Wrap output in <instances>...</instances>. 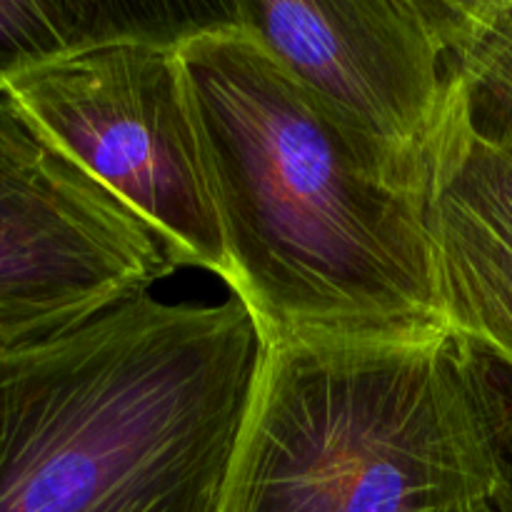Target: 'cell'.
Instances as JSON below:
<instances>
[{
	"mask_svg": "<svg viewBox=\"0 0 512 512\" xmlns=\"http://www.w3.org/2000/svg\"><path fill=\"white\" fill-rule=\"evenodd\" d=\"M228 288L263 343L448 328L423 203L390 190L233 18L178 40Z\"/></svg>",
	"mask_w": 512,
	"mask_h": 512,
	"instance_id": "6da1fadb",
	"label": "cell"
},
{
	"mask_svg": "<svg viewBox=\"0 0 512 512\" xmlns=\"http://www.w3.org/2000/svg\"><path fill=\"white\" fill-rule=\"evenodd\" d=\"M263 340L140 295L0 355V512H223Z\"/></svg>",
	"mask_w": 512,
	"mask_h": 512,
	"instance_id": "7a4b0ae2",
	"label": "cell"
},
{
	"mask_svg": "<svg viewBox=\"0 0 512 512\" xmlns=\"http://www.w3.org/2000/svg\"><path fill=\"white\" fill-rule=\"evenodd\" d=\"M495 483L468 340L288 338L263 343L223 512H478Z\"/></svg>",
	"mask_w": 512,
	"mask_h": 512,
	"instance_id": "3957f363",
	"label": "cell"
},
{
	"mask_svg": "<svg viewBox=\"0 0 512 512\" xmlns=\"http://www.w3.org/2000/svg\"><path fill=\"white\" fill-rule=\"evenodd\" d=\"M178 40H110L30 70L8 90L68 158L160 235L178 270H208L228 285Z\"/></svg>",
	"mask_w": 512,
	"mask_h": 512,
	"instance_id": "277c9868",
	"label": "cell"
},
{
	"mask_svg": "<svg viewBox=\"0 0 512 512\" xmlns=\"http://www.w3.org/2000/svg\"><path fill=\"white\" fill-rule=\"evenodd\" d=\"M233 20L303 85L380 183L423 203L458 0H238Z\"/></svg>",
	"mask_w": 512,
	"mask_h": 512,
	"instance_id": "5b68a950",
	"label": "cell"
},
{
	"mask_svg": "<svg viewBox=\"0 0 512 512\" xmlns=\"http://www.w3.org/2000/svg\"><path fill=\"white\" fill-rule=\"evenodd\" d=\"M175 270L160 235L0 88V355L70 333Z\"/></svg>",
	"mask_w": 512,
	"mask_h": 512,
	"instance_id": "8992f818",
	"label": "cell"
},
{
	"mask_svg": "<svg viewBox=\"0 0 512 512\" xmlns=\"http://www.w3.org/2000/svg\"><path fill=\"white\" fill-rule=\"evenodd\" d=\"M423 213L445 323L512 368V0H458Z\"/></svg>",
	"mask_w": 512,
	"mask_h": 512,
	"instance_id": "52a82bcc",
	"label": "cell"
},
{
	"mask_svg": "<svg viewBox=\"0 0 512 512\" xmlns=\"http://www.w3.org/2000/svg\"><path fill=\"white\" fill-rule=\"evenodd\" d=\"M233 18V3L0 0V88L118 38H185Z\"/></svg>",
	"mask_w": 512,
	"mask_h": 512,
	"instance_id": "ba28073f",
	"label": "cell"
},
{
	"mask_svg": "<svg viewBox=\"0 0 512 512\" xmlns=\"http://www.w3.org/2000/svg\"><path fill=\"white\" fill-rule=\"evenodd\" d=\"M475 353H478L480 378H483L485 403L493 428L495 468H498L490 510L512 512V368L480 348H475Z\"/></svg>",
	"mask_w": 512,
	"mask_h": 512,
	"instance_id": "9c48e42d",
	"label": "cell"
},
{
	"mask_svg": "<svg viewBox=\"0 0 512 512\" xmlns=\"http://www.w3.org/2000/svg\"><path fill=\"white\" fill-rule=\"evenodd\" d=\"M478 512H493V510H490V505H485V508L478 510Z\"/></svg>",
	"mask_w": 512,
	"mask_h": 512,
	"instance_id": "30bf717a",
	"label": "cell"
}]
</instances>
